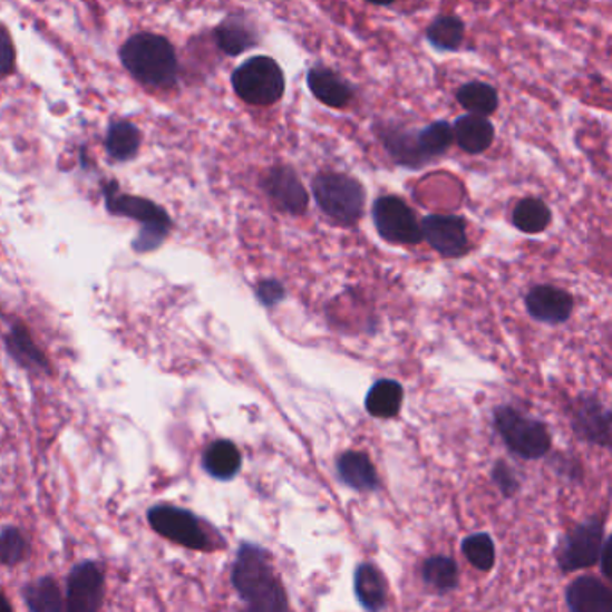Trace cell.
Returning a JSON list of instances; mask_svg holds the SVG:
<instances>
[{"instance_id":"6da1fadb","label":"cell","mask_w":612,"mask_h":612,"mask_svg":"<svg viewBox=\"0 0 612 612\" xmlns=\"http://www.w3.org/2000/svg\"><path fill=\"white\" fill-rule=\"evenodd\" d=\"M232 585L252 611L281 612L290 609L288 594L273 570L270 553L255 544L244 543L237 550L232 566Z\"/></svg>"},{"instance_id":"7a4b0ae2","label":"cell","mask_w":612,"mask_h":612,"mask_svg":"<svg viewBox=\"0 0 612 612\" xmlns=\"http://www.w3.org/2000/svg\"><path fill=\"white\" fill-rule=\"evenodd\" d=\"M119 58L126 72L144 87L173 88L178 81L175 46L162 35H132L120 47Z\"/></svg>"},{"instance_id":"3957f363","label":"cell","mask_w":612,"mask_h":612,"mask_svg":"<svg viewBox=\"0 0 612 612\" xmlns=\"http://www.w3.org/2000/svg\"><path fill=\"white\" fill-rule=\"evenodd\" d=\"M103 198L106 211L110 212L111 216L128 217L140 223L137 240L132 243V249L137 254H149L161 249V244L173 231V220L166 208L143 196L123 193L116 179H106L103 184Z\"/></svg>"},{"instance_id":"277c9868","label":"cell","mask_w":612,"mask_h":612,"mask_svg":"<svg viewBox=\"0 0 612 612\" xmlns=\"http://www.w3.org/2000/svg\"><path fill=\"white\" fill-rule=\"evenodd\" d=\"M318 208L340 226H356L365 214L367 191L356 176L341 171H318L311 179Z\"/></svg>"},{"instance_id":"5b68a950","label":"cell","mask_w":612,"mask_h":612,"mask_svg":"<svg viewBox=\"0 0 612 612\" xmlns=\"http://www.w3.org/2000/svg\"><path fill=\"white\" fill-rule=\"evenodd\" d=\"M235 96L250 106H273L285 94V76L275 58L252 56L235 67L231 78Z\"/></svg>"},{"instance_id":"8992f818","label":"cell","mask_w":612,"mask_h":612,"mask_svg":"<svg viewBox=\"0 0 612 612\" xmlns=\"http://www.w3.org/2000/svg\"><path fill=\"white\" fill-rule=\"evenodd\" d=\"M497 434L512 453L526 460H537L552 449V437L543 422L521 415L512 406H502L494 414Z\"/></svg>"},{"instance_id":"52a82bcc","label":"cell","mask_w":612,"mask_h":612,"mask_svg":"<svg viewBox=\"0 0 612 612\" xmlns=\"http://www.w3.org/2000/svg\"><path fill=\"white\" fill-rule=\"evenodd\" d=\"M148 521L158 535L169 538L184 548L196 550V552H211L217 548L214 538L203 526V521L194 516L191 511L173 507V505H158L149 508Z\"/></svg>"},{"instance_id":"ba28073f","label":"cell","mask_w":612,"mask_h":612,"mask_svg":"<svg viewBox=\"0 0 612 612\" xmlns=\"http://www.w3.org/2000/svg\"><path fill=\"white\" fill-rule=\"evenodd\" d=\"M372 220L376 231L388 243L419 244L422 241L417 214L401 196H379L372 205Z\"/></svg>"},{"instance_id":"9c48e42d","label":"cell","mask_w":612,"mask_h":612,"mask_svg":"<svg viewBox=\"0 0 612 612\" xmlns=\"http://www.w3.org/2000/svg\"><path fill=\"white\" fill-rule=\"evenodd\" d=\"M261 190L279 211L290 216H302L308 212L309 193L302 184L295 167L290 164H275L268 167L261 178Z\"/></svg>"},{"instance_id":"30bf717a","label":"cell","mask_w":612,"mask_h":612,"mask_svg":"<svg viewBox=\"0 0 612 612\" xmlns=\"http://www.w3.org/2000/svg\"><path fill=\"white\" fill-rule=\"evenodd\" d=\"M602 523L593 519L571 530L558 548V566L564 573L585 570L599 562L602 552Z\"/></svg>"},{"instance_id":"8fae6325","label":"cell","mask_w":612,"mask_h":612,"mask_svg":"<svg viewBox=\"0 0 612 612\" xmlns=\"http://www.w3.org/2000/svg\"><path fill=\"white\" fill-rule=\"evenodd\" d=\"M105 600V573L94 561L72 567L67 579L65 609L70 612H96Z\"/></svg>"},{"instance_id":"7c38bea8","label":"cell","mask_w":612,"mask_h":612,"mask_svg":"<svg viewBox=\"0 0 612 612\" xmlns=\"http://www.w3.org/2000/svg\"><path fill=\"white\" fill-rule=\"evenodd\" d=\"M417 132L419 129L397 120H378L373 125V134L378 135L388 157L402 169L420 171L429 166V162L420 152Z\"/></svg>"},{"instance_id":"4fadbf2b","label":"cell","mask_w":612,"mask_h":612,"mask_svg":"<svg viewBox=\"0 0 612 612\" xmlns=\"http://www.w3.org/2000/svg\"><path fill=\"white\" fill-rule=\"evenodd\" d=\"M422 240L443 255V258H462L469 250L467 223L455 214H429L420 222Z\"/></svg>"},{"instance_id":"5bb4252c","label":"cell","mask_w":612,"mask_h":612,"mask_svg":"<svg viewBox=\"0 0 612 612\" xmlns=\"http://www.w3.org/2000/svg\"><path fill=\"white\" fill-rule=\"evenodd\" d=\"M214 40L223 55L235 58L259 47L263 37L249 14L231 13L217 23Z\"/></svg>"},{"instance_id":"9a60e30c","label":"cell","mask_w":612,"mask_h":612,"mask_svg":"<svg viewBox=\"0 0 612 612\" xmlns=\"http://www.w3.org/2000/svg\"><path fill=\"white\" fill-rule=\"evenodd\" d=\"M305 85L317 101L334 110L347 108L356 93L352 84H349L340 72L322 64L313 65L308 70Z\"/></svg>"},{"instance_id":"2e32d148","label":"cell","mask_w":612,"mask_h":612,"mask_svg":"<svg viewBox=\"0 0 612 612\" xmlns=\"http://www.w3.org/2000/svg\"><path fill=\"white\" fill-rule=\"evenodd\" d=\"M573 431L585 443L611 446V411L596 397H581L573 411Z\"/></svg>"},{"instance_id":"e0dca14e","label":"cell","mask_w":612,"mask_h":612,"mask_svg":"<svg viewBox=\"0 0 612 612\" xmlns=\"http://www.w3.org/2000/svg\"><path fill=\"white\" fill-rule=\"evenodd\" d=\"M525 304L530 317L535 318L537 322L557 326L571 317L573 297L553 285H537L526 295Z\"/></svg>"},{"instance_id":"ac0fdd59","label":"cell","mask_w":612,"mask_h":612,"mask_svg":"<svg viewBox=\"0 0 612 612\" xmlns=\"http://www.w3.org/2000/svg\"><path fill=\"white\" fill-rule=\"evenodd\" d=\"M453 137L462 152L467 155H482L493 146L496 128L488 117L465 114L453 123Z\"/></svg>"},{"instance_id":"d6986e66","label":"cell","mask_w":612,"mask_h":612,"mask_svg":"<svg viewBox=\"0 0 612 612\" xmlns=\"http://www.w3.org/2000/svg\"><path fill=\"white\" fill-rule=\"evenodd\" d=\"M6 350L20 369L32 373H51V363L43 354V350L35 343L28 329L22 323L11 326L4 338Z\"/></svg>"},{"instance_id":"ffe728a7","label":"cell","mask_w":612,"mask_h":612,"mask_svg":"<svg viewBox=\"0 0 612 612\" xmlns=\"http://www.w3.org/2000/svg\"><path fill=\"white\" fill-rule=\"evenodd\" d=\"M567 608L573 612H612V593L594 576H581L566 590Z\"/></svg>"},{"instance_id":"44dd1931","label":"cell","mask_w":612,"mask_h":612,"mask_svg":"<svg viewBox=\"0 0 612 612\" xmlns=\"http://www.w3.org/2000/svg\"><path fill=\"white\" fill-rule=\"evenodd\" d=\"M338 476L347 487L354 488L359 493L378 490L379 476L376 473L369 455L359 451H347L337 460Z\"/></svg>"},{"instance_id":"7402d4cb","label":"cell","mask_w":612,"mask_h":612,"mask_svg":"<svg viewBox=\"0 0 612 612\" xmlns=\"http://www.w3.org/2000/svg\"><path fill=\"white\" fill-rule=\"evenodd\" d=\"M354 591L358 602L367 611L376 612L387 608V582L373 564H359L354 573Z\"/></svg>"},{"instance_id":"603a6c76","label":"cell","mask_w":612,"mask_h":612,"mask_svg":"<svg viewBox=\"0 0 612 612\" xmlns=\"http://www.w3.org/2000/svg\"><path fill=\"white\" fill-rule=\"evenodd\" d=\"M202 464L208 476L220 479V482H229L240 473L243 458L234 443L216 440L203 453Z\"/></svg>"},{"instance_id":"cb8c5ba5","label":"cell","mask_w":612,"mask_h":612,"mask_svg":"<svg viewBox=\"0 0 612 612\" xmlns=\"http://www.w3.org/2000/svg\"><path fill=\"white\" fill-rule=\"evenodd\" d=\"M143 135L129 120H114L106 132L105 149L114 162H128L137 157Z\"/></svg>"},{"instance_id":"d4e9b609","label":"cell","mask_w":612,"mask_h":612,"mask_svg":"<svg viewBox=\"0 0 612 612\" xmlns=\"http://www.w3.org/2000/svg\"><path fill=\"white\" fill-rule=\"evenodd\" d=\"M402 397H405V390H402L401 382L394 381V379H381V381L373 382V387L367 394L365 408L372 417L391 419L401 411Z\"/></svg>"},{"instance_id":"484cf974","label":"cell","mask_w":612,"mask_h":612,"mask_svg":"<svg viewBox=\"0 0 612 612\" xmlns=\"http://www.w3.org/2000/svg\"><path fill=\"white\" fill-rule=\"evenodd\" d=\"M429 46L438 52L460 51L465 40V23L456 14H438L424 32Z\"/></svg>"},{"instance_id":"4316f807","label":"cell","mask_w":612,"mask_h":612,"mask_svg":"<svg viewBox=\"0 0 612 612\" xmlns=\"http://www.w3.org/2000/svg\"><path fill=\"white\" fill-rule=\"evenodd\" d=\"M455 97L467 114L488 117L499 108L497 88L485 84V81H469V84L460 85Z\"/></svg>"},{"instance_id":"83f0119b","label":"cell","mask_w":612,"mask_h":612,"mask_svg":"<svg viewBox=\"0 0 612 612\" xmlns=\"http://www.w3.org/2000/svg\"><path fill=\"white\" fill-rule=\"evenodd\" d=\"M512 223L523 234H541L552 223V211L544 200L528 196L516 203L512 211Z\"/></svg>"},{"instance_id":"f1b7e54d","label":"cell","mask_w":612,"mask_h":612,"mask_svg":"<svg viewBox=\"0 0 612 612\" xmlns=\"http://www.w3.org/2000/svg\"><path fill=\"white\" fill-rule=\"evenodd\" d=\"M23 602L32 612H60L65 609L60 585L52 576H42L29 582L22 591Z\"/></svg>"},{"instance_id":"f546056e","label":"cell","mask_w":612,"mask_h":612,"mask_svg":"<svg viewBox=\"0 0 612 612\" xmlns=\"http://www.w3.org/2000/svg\"><path fill=\"white\" fill-rule=\"evenodd\" d=\"M417 140H419V148L426 161L429 164H435V162L446 157L447 152L455 144L451 123L435 120L431 125L424 126L417 132Z\"/></svg>"},{"instance_id":"4dcf8cb0","label":"cell","mask_w":612,"mask_h":612,"mask_svg":"<svg viewBox=\"0 0 612 612\" xmlns=\"http://www.w3.org/2000/svg\"><path fill=\"white\" fill-rule=\"evenodd\" d=\"M422 581L437 593H451L458 585V566L451 557L444 555L426 558L422 564Z\"/></svg>"},{"instance_id":"1f68e13d","label":"cell","mask_w":612,"mask_h":612,"mask_svg":"<svg viewBox=\"0 0 612 612\" xmlns=\"http://www.w3.org/2000/svg\"><path fill=\"white\" fill-rule=\"evenodd\" d=\"M462 552L465 558L479 571H490L496 562V548L488 534L469 535L462 543Z\"/></svg>"},{"instance_id":"d6a6232c","label":"cell","mask_w":612,"mask_h":612,"mask_svg":"<svg viewBox=\"0 0 612 612\" xmlns=\"http://www.w3.org/2000/svg\"><path fill=\"white\" fill-rule=\"evenodd\" d=\"M29 544L26 535L14 526L0 530V564L13 567L28 557Z\"/></svg>"},{"instance_id":"836d02e7","label":"cell","mask_w":612,"mask_h":612,"mask_svg":"<svg viewBox=\"0 0 612 612\" xmlns=\"http://www.w3.org/2000/svg\"><path fill=\"white\" fill-rule=\"evenodd\" d=\"M14 61H17V51H14L13 38L8 28L0 23V78L13 75Z\"/></svg>"},{"instance_id":"e575fe53","label":"cell","mask_w":612,"mask_h":612,"mask_svg":"<svg viewBox=\"0 0 612 612\" xmlns=\"http://www.w3.org/2000/svg\"><path fill=\"white\" fill-rule=\"evenodd\" d=\"M493 478L505 496H512L519 488V482H517L516 476L505 462H497L496 467H494Z\"/></svg>"},{"instance_id":"d590c367","label":"cell","mask_w":612,"mask_h":612,"mask_svg":"<svg viewBox=\"0 0 612 612\" xmlns=\"http://www.w3.org/2000/svg\"><path fill=\"white\" fill-rule=\"evenodd\" d=\"M284 285L279 281H261L258 284V297L266 308H273L284 299Z\"/></svg>"},{"instance_id":"8d00e7d4","label":"cell","mask_w":612,"mask_h":612,"mask_svg":"<svg viewBox=\"0 0 612 612\" xmlns=\"http://www.w3.org/2000/svg\"><path fill=\"white\" fill-rule=\"evenodd\" d=\"M365 2H369V4L372 6H385V8H387V6L396 4L397 0H365Z\"/></svg>"},{"instance_id":"74e56055","label":"cell","mask_w":612,"mask_h":612,"mask_svg":"<svg viewBox=\"0 0 612 612\" xmlns=\"http://www.w3.org/2000/svg\"><path fill=\"white\" fill-rule=\"evenodd\" d=\"M11 603L8 602L4 594L0 593V611H11Z\"/></svg>"}]
</instances>
